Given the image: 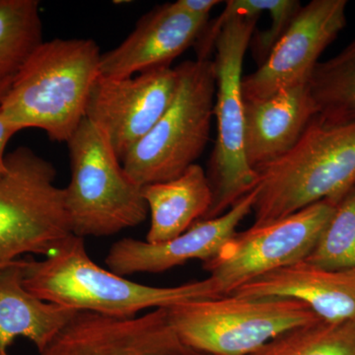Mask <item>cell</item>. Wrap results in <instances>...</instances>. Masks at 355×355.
Segmentation results:
<instances>
[{
	"instance_id": "6da1fadb",
	"label": "cell",
	"mask_w": 355,
	"mask_h": 355,
	"mask_svg": "<svg viewBox=\"0 0 355 355\" xmlns=\"http://www.w3.org/2000/svg\"><path fill=\"white\" fill-rule=\"evenodd\" d=\"M23 284L46 302L120 319L135 317L148 308L221 296L209 277L173 287L144 286L125 279L91 260L84 238L73 234L44 260L24 259Z\"/></svg>"
},
{
	"instance_id": "44dd1931",
	"label": "cell",
	"mask_w": 355,
	"mask_h": 355,
	"mask_svg": "<svg viewBox=\"0 0 355 355\" xmlns=\"http://www.w3.org/2000/svg\"><path fill=\"white\" fill-rule=\"evenodd\" d=\"M249 355H355V320L297 327Z\"/></svg>"
},
{
	"instance_id": "7402d4cb",
	"label": "cell",
	"mask_w": 355,
	"mask_h": 355,
	"mask_svg": "<svg viewBox=\"0 0 355 355\" xmlns=\"http://www.w3.org/2000/svg\"><path fill=\"white\" fill-rule=\"evenodd\" d=\"M305 261L328 270L355 268V184L336 205Z\"/></svg>"
},
{
	"instance_id": "ffe728a7",
	"label": "cell",
	"mask_w": 355,
	"mask_h": 355,
	"mask_svg": "<svg viewBox=\"0 0 355 355\" xmlns=\"http://www.w3.org/2000/svg\"><path fill=\"white\" fill-rule=\"evenodd\" d=\"M308 85L320 120L355 123V39L335 57L320 62Z\"/></svg>"
},
{
	"instance_id": "d6986e66",
	"label": "cell",
	"mask_w": 355,
	"mask_h": 355,
	"mask_svg": "<svg viewBox=\"0 0 355 355\" xmlns=\"http://www.w3.org/2000/svg\"><path fill=\"white\" fill-rule=\"evenodd\" d=\"M44 43L38 0H0V94Z\"/></svg>"
},
{
	"instance_id": "277c9868",
	"label": "cell",
	"mask_w": 355,
	"mask_h": 355,
	"mask_svg": "<svg viewBox=\"0 0 355 355\" xmlns=\"http://www.w3.org/2000/svg\"><path fill=\"white\" fill-rule=\"evenodd\" d=\"M256 173L254 224L323 200L340 202L355 184V123L336 125L315 116L288 153Z\"/></svg>"
},
{
	"instance_id": "8992f818",
	"label": "cell",
	"mask_w": 355,
	"mask_h": 355,
	"mask_svg": "<svg viewBox=\"0 0 355 355\" xmlns=\"http://www.w3.org/2000/svg\"><path fill=\"white\" fill-rule=\"evenodd\" d=\"M176 69L179 83L171 104L121 159L125 171L140 187L181 176L196 164L209 140L216 95L214 60H187Z\"/></svg>"
},
{
	"instance_id": "cb8c5ba5",
	"label": "cell",
	"mask_w": 355,
	"mask_h": 355,
	"mask_svg": "<svg viewBox=\"0 0 355 355\" xmlns=\"http://www.w3.org/2000/svg\"><path fill=\"white\" fill-rule=\"evenodd\" d=\"M21 132L17 125L8 120L0 110V175L6 172V148L9 140L16 133Z\"/></svg>"
},
{
	"instance_id": "5b68a950",
	"label": "cell",
	"mask_w": 355,
	"mask_h": 355,
	"mask_svg": "<svg viewBox=\"0 0 355 355\" xmlns=\"http://www.w3.org/2000/svg\"><path fill=\"white\" fill-rule=\"evenodd\" d=\"M67 144L71 177L64 197L72 234L111 236L146 220L142 187L128 176L97 125L84 119Z\"/></svg>"
},
{
	"instance_id": "30bf717a",
	"label": "cell",
	"mask_w": 355,
	"mask_h": 355,
	"mask_svg": "<svg viewBox=\"0 0 355 355\" xmlns=\"http://www.w3.org/2000/svg\"><path fill=\"white\" fill-rule=\"evenodd\" d=\"M347 0H313L302 6L265 62L243 76L245 101H259L309 83L324 51L347 25Z\"/></svg>"
},
{
	"instance_id": "8fae6325",
	"label": "cell",
	"mask_w": 355,
	"mask_h": 355,
	"mask_svg": "<svg viewBox=\"0 0 355 355\" xmlns=\"http://www.w3.org/2000/svg\"><path fill=\"white\" fill-rule=\"evenodd\" d=\"M178 83L179 74L171 67L128 78L100 76L91 91L85 118L106 135L121 160L165 113Z\"/></svg>"
},
{
	"instance_id": "9c48e42d",
	"label": "cell",
	"mask_w": 355,
	"mask_h": 355,
	"mask_svg": "<svg viewBox=\"0 0 355 355\" xmlns=\"http://www.w3.org/2000/svg\"><path fill=\"white\" fill-rule=\"evenodd\" d=\"M338 203L323 200L291 216L235 235L214 258L202 263L221 296L284 266L304 261L316 246Z\"/></svg>"
},
{
	"instance_id": "4fadbf2b",
	"label": "cell",
	"mask_w": 355,
	"mask_h": 355,
	"mask_svg": "<svg viewBox=\"0 0 355 355\" xmlns=\"http://www.w3.org/2000/svg\"><path fill=\"white\" fill-rule=\"evenodd\" d=\"M256 198L257 187L225 214L196 222L183 234L167 242L121 239L110 248L106 265L109 270L125 277L132 273L166 272L191 260L205 263L218 254L237 232L239 224L253 212Z\"/></svg>"
},
{
	"instance_id": "484cf974",
	"label": "cell",
	"mask_w": 355,
	"mask_h": 355,
	"mask_svg": "<svg viewBox=\"0 0 355 355\" xmlns=\"http://www.w3.org/2000/svg\"><path fill=\"white\" fill-rule=\"evenodd\" d=\"M2 100H3V96L0 94V104H1Z\"/></svg>"
},
{
	"instance_id": "5bb4252c",
	"label": "cell",
	"mask_w": 355,
	"mask_h": 355,
	"mask_svg": "<svg viewBox=\"0 0 355 355\" xmlns=\"http://www.w3.org/2000/svg\"><path fill=\"white\" fill-rule=\"evenodd\" d=\"M209 17L184 12L175 2L155 7L142 16L127 39L102 53L100 76L121 79L170 67L175 58L196 44Z\"/></svg>"
},
{
	"instance_id": "7c38bea8",
	"label": "cell",
	"mask_w": 355,
	"mask_h": 355,
	"mask_svg": "<svg viewBox=\"0 0 355 355\" xmlns=\"http://www.w3.org/2000/svg\"><path fill=\"white\" fill-rule=\"evenodd\" d=\"M39 355H209L184 342L166 308L112 318L79 311Z\"/></svg>"
},
{
	"instance_id": "7a4b0ae2",
	"label": "cell",
	"mask_w": 355,
	"mask_h": 355,
	"mask_svg": "<svg viewBox=\"0 0 355 355\" xmlns=\"http://www.w3.org/2000/svg\"><path fill=\"white\" fill-rule=\"evenodd\" d=\"M102 53L91 39L44 42L14 79L0 110L21 130L67 142L85 119Z\"/></svg>"
},
{
	"instance_id": "ba28073f",
	"label": "cell",
	"mask_w": 355,
	"mask_h": 355,
	"mask_svg": "<svg viewBox=\"0 0 355 355\" xmlns=\"http://www.w3.org/2000/svg\"><path fill=\"white\" fill-rule=\"evenodd\" d=\"M0 175V268L23 254L49 256L72 235L57 170L28 146L6 154Z\"/></svg>"
},
{
	"instance_id": "9a60e30c",
	"label": "cell",
	"mask_w": 355,
	"mask_h": 355,
	"mask_svg": "<svg viewBox=\"0 0 355 355\" xmlns=\"http://www.w3.org/2000/svg\"><path fill=\"white\" fill-rule=\"evenodd\" d=\"M230 295L295 299L329 323L355 320V268L328 270L300 261L263 275Z\"/></svg>"
},
{
	"instance_id": "d4e9b609",
	"label": "cell",
	"mask_w": 355,
	"mask_h": 355,
	"mask_svg": "<svg viewBox=\"0 0 355 355\" xmlns=\"http://www.w3.org/2000/svg\"><path fill=\"white\" fill-rule=\"evenodd\" d=\"M178 7L184 12L200 17H209L214 7L220 4L219 0H178L175 1Z\"/></svg>"
},
{
	"instance_id": "e0dca14e",
	"label": "cell",
	"mask_w": 355,
	"mask_h": 355,
	"mask_svg": "<svg viewBox=\"0 0 355 355\" xmlns=\"http://www.w3.org/2000/svg\"><path fill=\"white\" fill-rule=\"evenodd\" d=\"M23 279L24 259L0 268V355H9L17 338H27L43 352L79 312L36 297Z\"/></svg>"
},
{
	"instance_id": "603a6c76",
	"label": "cell",
	"mask_w": 355,
	"mask_h": 355,
	"mask_svg": "<svg viewBox=\"0 0 355 355\" xmlns=\"http://www.w3.org/2000/svg\"><path fill=\"white\" fill-rule=\"evenodd\" d=\"M301 7L302 6L300 2L296 0H275V3L268 12L272 19L270 29L253 36L250 44H252L254 58L259 64L265 62Z\"/></svg>"
},
{
	"instance_id": "2e32d148",
	"label": "cell",
	"mask_w": 355,
	"mask_h": 355,
	"mask_svg": "<svg viewBox=\"0 0 355 355\" xmlns=\"http://www.w3.org/2000/svg\"><path fill=\"white\" fill-rule=\"evenodd\" d=\"M245 153L256 171L295 146L317 109L309 85L294 86L259 101H245Z\"/></svg>"
},
{
	"instance_id": "3957f363",
	"label": "cell",
	"mask_w": 355,
	"mask_h": 355,
	"mask_svg": "<svg viewBox=\"0 0 355 355\" xmlns=\"http://www.w3.org/2000/svg\"><path fill=\"white\" fill-rule=\"evenodd\" d=\"M259 18L223 11L212 24H207L196 44L205 55L216 51L217 135L207 174L212 203L203 219L225 214L258 186V174L248 163L245 153L242 71Z\"/></svg>"
},
{
	"instance_id": "ac0fdd59",
	"label": "cell",
	"mask_w": 355,
	"mask_h": 355,
	"mask_svg": "<svg viewBox=\"0 0 355 355\" xmlns=\"http://www.w3.org/2000/svg\"><path fill=\"white\" fill-rule=\"evenodd\" d=\"M150 214L148 243H163L186 232L202 220L212 203L209 178L202 166L191 165L181 176L142 187Z\"/></svg>"
},
{
	"instance_id": "52a82bcc",
	"label": "cell",
	"mask_w": 355,
	"mask_h": 355,
	"mask_svg": "<svg viewBox=\"0 0 355 355\" xmlns=\"http://www.w3.org/2000/svg\"><path fill=\"white\" fill-rule=\"evenodd\" d=\"M180 338L209 355H249L320 318L295 299L225 295L166 308Z\"/></svg>"
}]
</instances>
